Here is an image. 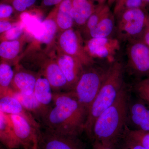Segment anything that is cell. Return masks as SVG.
<instances>
[{"instance_id":"6da1fadb","label":"cell","mask_w":149,"mask_h":149,"mask_svg":"<svg viewBox=\"0 0 149 149\" xmlns=\"http://www.w3.org/2000/svg\"><path fill=\"white\" fill-rule=\"evenodd\" d=\"M53 103L42 119L46 130L75 136L84 132L88 111L72 91L53 93Z\"/></svg>"},{"instance_id":"7a4b0ae2","label":"cell","mask_w":149,"mask_h":149,"mask_svg":"<svg viewBox=\"0 0 149 149\" xmlns=\"http://www.w3.org/2000/svg\"><path fill=\"white\" fill-rule=\"evenodd\" d=\"M130 99L125 85L113 103L96 119L91 140L117 146L124 136Z\"/></svg>"},{"instance_id":"3957f363","label":"cell","mask_w":149,"mask_h":149,"mask_svg":"<svg viewBox=\"0 0 149 149\" xmlns=\"http://www.w3.org/2000/svg\"><path fill=\"white\" fill-rule=\"evenodd\" d=\"M124 67L119 61H114L108 70L101 87L88 111L84 132L92 140L94 123L102 113L111 105L125 85Z\"/></svg>"},{"instance_id":"277c9868","label":"cell","mask_w":149,"mask_h":149,"mask_svg":"<svg viewBox=\"0 0 149 149\" xmlns=\"http://www.w3.org/2000/svg\"><path fill=\"white\" fill-rule=\"evenodd\" d=\"M108 68L104 69L96 66L95 63L85 67L72 91L78 101L88 113L102 85Z\"/></svg>"},{"instance_id":"5b68a950","label":"cell","mask_w":149,"mask_h":149,"mask_svg":"<svg viewBox=\"0 0 149 149\" xmlns=\"http://www.w3.org/2000/svg\"><path fill=\"white\" fill-rule=\"evenodd\" d=\"M149 18L146 10L141 8L127 10L116 17L118 39L128 42L139 40Z\"/></svg>"},{"instance_id":"8992f818","label":"cell","mask_w":149,"mask_h":149,"mask_svg":"<svg viewBox=\"0 0 149 149\" xmlns=\"http://www.w3.org/2000/svg\"><path fill=\"white\" fill-rule=\"evenodd\" d=\"M57 40V50L61 52L77 58L84 67L95 63L85 50L84 40L78 30L72 28L60 32Z\"/></svg>"},{"instance_id":"52a82bcc","label":"cell","mask_w":149,"mask_h":149,"mask_svg":"<svg viewBox=\"0 0 149 149\" xmlns=\"http://www.w3.org/2000/svg\"><path fill=\"white\" fill-rule=\"evenodd\" d=\"M126 47L127 66L136 77L149 76V47L140 40L128 42Z\"/></svg>"},{"instance_id":"ba28073f","label":"cell","mask_w":149,"mask_h":149,"mask_svg":"<svg viewBox=\"0 0 149 149\" xmlns=\"http://www.w3.org/2000/svg\"><path fill=\"white\" fill-rule=\"evenodd\" d=\"M37 149H85L78 136H69L46 130L39 131Z\"/></svg>"},{"instance_id":"9c48e42d","label":"cell","mask_w":149,"mask_h":149,"mask_svg":"<svg viewBox=\"0 0 149 149\" xmlns=\"http://www.w3.org/2000/svg\"><path fill=\"white\" fill-rule=\"evenodd\" d=\"M14 134L20 146L34 149L37 146L40 129H37L25 118L18 115L7 114Z\"/></svg>"},{"instance_id":"30bf717a","label":"cell","mask_w":149,"mask_h":149,"mask_svg":"<svg viewBox=\"0 0 149 149\" xmlns=\"http://www.w3.org/2000/svg\"><path fill=\"white\" fill-rule=\"evenodd\" d=\"M126 125L131 130L149 131V103L139 97L130 98Z\"/></svg>"},{"instance_id":"8fae6325","label":"cell","mask_w":149,"mask_h":149,"mask_svg":"<svg viewBox=\"0 0 149 149\" xmlns=\"http://www.w3.org/2000/svg\"><path fill=\"white\" fill-rule=\"evenodd\" d=\"M84 45L87 53L94 60L113 58L120 49L119 40L111 37L88 39L84 40Z\"/></svg>"},{"instance_id":"7c38bea8","label":"cell","mask_w":149,"mask_h":149,"mask_svg":"<svg viewBox=\"0 0 149 149\" xmlns=\"http://www.w3.org/2000/svg\"><path fill=\"white\" fill-rule=\"evenodd\" d=\"M55 57L68 84L69 91H72L79 80L84 67L80 61L58 50Z\"/></svg>"},{"instance_id":"4fadbf2b","label":"cell","mask_w":149,"mask_h":149,"mask_svg":"<svg viewBox=\"0 0 149 149\" xmlns=\"http://www.w3.org/2000/svg\"><path fill=\"white\" fill-rule=\"evenodd\" d=\"M37 76L38 73L17 65L11 88L13 91L24 95H32L34 93Z\"/></svg>"},{"instance_id":"5bb4252c","label":"cell","mask_w":149,"mask_h":149,"mask_svg":"<svg viewBox=\"0 0 149 149\" xmlns=\"http://www.w3.org/2000/svg\"><path fill=\"white\" fill-rule=\"evenodd\" d=\"M39 72L47 79L53 93L64 90L69 91L67 81L54 58H49Z\"/></svg>"},{"instance_id":"9a60e30c","label":"cell","mask_w":149,"mask_h":149,"mask_svg":"<svg viewBox=\"0 0 149 149\" xmlns=\"http://www.w3.org/2000/svg\"><path fill=\"white\" fill-rule=\"evenodd\" d=\"M55 8L47 17L42 22L43 31L42 35L35 39V44L38 48L43 52H46L48 49L53 45L57 34L58 32V27L55 20Z\"/></svg>"},{"instance_id":"2e32d148","label":"cell","mask_w":149,"mask_h":149,"mask_svg":"<svg viewBox=\"0 0 149 149\" xmlns=\"http://www.w3.org/2000/svg\"><path fill=\"white\" fill-rule=\"evenodd\" d=\"M98 5L93 0H72L71 14L74 25L84 27Z\"/></svg>"},{"instance_id":"e0dca14e","label":"cell","mask_w":149,"mask_h":149,"mask_svg":"<svg viewBox=\"0 0 149 149\" xmlns=\"http://www.w3.org/2000/svg\"><path fill=\"white\" fill-rule=\"evenodd\" d=\"M0 110L6 114L18 115L27 119L35 128L40 129V124L32 113L25 109L17 100L11 96L0 97Z\"/></svg>"},{"instance_id":"ac0fdd59","label":"cell","mask_w":149,"mask_h":149,"mask_svg":"<svg viewBox=\"0 0 149 149\" xmlns=\"http://www.w3.org/2000/svg\"><path fill=\"white\" fill-rule=\"evenodd\" d=\"M24 36L17 40L0 42L1 61L8 63L11 65L17 64L24 46Z\"/></svg>"},{"instance_id":"d6986e66","label":"cell","mask_w":149,"mask_h":149,"mask_svg":"<svg viewBox=\"0 0 149 149\" xmlns=\"http://www.w3.org/2000/svg\"><path fill=\"white\" fill-rule=\"evenodd\" d=\"M6 95L13 96L16 98L25 109L31 113L41 118V119L51 107H47L41 104L36 99L34 93L28 95L15 92L11 88L5 96Z\"/></svg>"},{"instance_id":"ffe728a7","label":"cell","mask_w":149,"mask_h":149,"mask_svg":"<svg viewBox=\"0 0 149 149\" xmlns=\"http://www.w3.org/2000/svg\"><path fill=\"white\" fill-rule=\"evenodd\" d=\"M116 27V18L111 11L93 28L85 33L86 40L92 38L111 37Z\"/></svg>"},{"instance_id":"44dd1931","label":"cell","mask_w":149,"mask_h":149,"mask_svg":"<svg viewBox=\"0 0 149 149\" xmlns=\"http://www.w3.org/2000/svg\"><path fill=\"white\" fill-rule=\"evenodd\" d=\"M72 0H63L55 7V20L58 32L73 28L74 21L71 14Z\"/></svg>"},{"instance_id":"7402d4cb","label":"cell","mask_w":149,"mask_h":149,"mask_svg":"<svg viewBox=\"0 0 149 149\" xmlns=\"http://www.w3.org/2000/svg\"><path fill=\"white\" fill-rule=\"evenodd\" d=\"M52 91L47 78L42 73L38 72L34 91V95L37 100L44 106L50 107L49 105L53 102Z\"/></svg>"},{"instance_id":"603a6c76","label":"cell","mask_w":149,"mask_h":149,"mask_svg":"<svg viewBox=\"0 0 149 149\" xmlns=\"http://www.w3.org/2000/svg\"><path fill=\"white\" fill-rule=\"evenodd\" d=\"M14 70L11 65L6 62H0V97L5 96L11 88Z\"/></svg>"},{"instance_id":"cb8c5ba5","label":"cell","mask_w":149,"mask_h":149,"mask_svg":"<svg viewBox=\"0 0 149 149\" xmlns=\"http://www.w3.org/2000/svg\"><path fill=\"white\" fill-rule=\"evenodd\" d=\"M111 11V10L107 4L98 5L95 10L92 14L84 27H82L85 34L95 27Z\"/></svg>"},{"instance_id":"d4e9b609","label":"cell","mask_w":149,"mask_h":149,"mask_svg":"<svg viewBox=\"0 0 149 149\" xmlns=\"http://www.w3.org/2000/svg\"><path fill=\"white\" fill-rule=\"evenodd\" d=\"M25 30V25L22 20L15 21L10 29L0 35V42L19 40L24 36Z\"/></svg>"},{"instance_id":"484cf974","label":"cell","mask_w":149,"mask_h":149,"mask_svg":"<svg viewBox=\"0 0 149 149\" xmlns=\"http://www.w3.org/2000/svg\"><path fill=\"white\" fill-rule=\"evenodd\" d=\"M123 137L135 141L146 149H149V131L131 130L126 125Z\"/></svg>"},{"instance_id":"4316f807","label":"cell","mask_w":149,"mask_h":149,"mask_svg":"<svg viewBox=\"0 0 149 149\" xmlns=\"http://www.w3.org/2000/svg\"><path fill=\"white\" fill-rule=\"evenodd\" d=\"M114 4L113 13L115 17L127 10L143 8L142 0H116Z\"/></svg>"},{"instance_id":"83f0119b","label":"cell","mask_w":149,"mask_h":149,"mask_svg":"<svg viewBox=\"0 0 149 149\" xmlns=\"http://www.w3.org/2000/svg\"><path fill=\"white\" fill-rule=\"evenodd\" d=\"M0 130L20 147L14 134L12 126L8 115L0 110Z\"/></svg>"},{"instance_id":"f1b7e54d","label":"cell","mask_w":149,"mask_h":149,"mask_svg":"<svg viewBox=\"0 0 149 149\" xmlns=\"http://www.w3.org/2000/svg\"><path fill=\"white\" fill-rule=\"evenodd\" d=\"M133 90L137 97L149 103V76L136 82Z\"/></svg>"},{"instance_id":"f546056e","label":"cell","mask_w":149,"mask_h":149,"mask_svg":"<svg viewBox=\"0 0 149 149\" xmlns=\"http://www.w3.org/2000/svg\"><path fill=\"white\" fill-rule=\"evenodd\" d=\"M8 3L13 7L17 14L25 12L35 5L37 0H0Z\"/></svg>"},{"instance_id":"4dcf8cb0","label":"cell","mask_w":149,"mask_h":149,"mask_svg":"<svg viewBox=\"0 0 149 149\" xmlns=\"http://www.w3.org/2000/svg\"><path fill=\"white\" fill-rule=\"evenodd\" d=\"M17 13L13 7L8 3L0 1V20L14 21L13 18Z\"/></svg>"},{"instance_id":"1f68e13d","label":"cell","mask_w":149,"mask_h":149,"mask_svg":"<svg viewBox=\"0 0 149 149\" xmlns=\"http://www.w3.org/2000/svg\"><path fill=\"white\" fill-rule=\"evenodd\" d=\"M117 146L118 149H146L140 144L125 137H123Z\"/></svg>"},{"instance_id":"d6a6232c","label":"cell","mask_w":149,"mask_h":149,"mask_svg":"<svg viewBox=\"0 0 149 149\" xmlns=\"http://www.w3.org/2000/svg\"><path fill=\"white\" fill-rule=\"evenodd\" d=\"M0 143L8 149H15L19 148L11 139L0 130Z\"/></svg>"},{"instance_id":"836d02e7","label":"cell","mask_w":149,"mask_h":149,"mask_svg":"<svg viewBox=\"0 0 149 149\" xmlns=\"http://www.w3.org/2000/svg\"><path fill=\"white\" fill-rule=\"evenodd\" d=\"M117 147L110 144L104 143L100 141H93L92 149H116Z\"/></svg>"},{"instance_id":"e575fe53","label":"cell","mask_w":149,"mask_h":149,"mask_svg":"<svg viewBox=\"0 0 149 149\" xmlns=\"http://www.w3.org/2000/svg\"><path fill=\"white\" fill-rule=\"evenodd\" d=\"M15 21L0 20V35L10 29L13 26Z\"/></svg>"},{"instance_id":"d590c367","label":"cell","mask_w":149,"mask_h":149,"mask_svg":"<svg viewBox=\"0 0 149 149\" xmlns=\"http://www.w3.org/2000/svg\"><path fill=\"white\" fill-rule=\"evenodd\" d=\"M139 40H141L149 47V18L146 28Z\"/></svg>"},{"instance_id":"8d00e7d4","label":"cell","mask_w":149,"mask_h":149,"mask_svg":"<svg viewBox=\"0 0 149 149\" xmlns=\"http://www.w3.org/2000/svg\"><path fill=\"white\" fill-rule=\"evenodd\" d=\"M63 0H42V6L45 7L56 6H58Z\"/></svg>"},{"instance_id":"74e56055","label":"cell","mask_w":149,"mask_h":149,"mask_svg":"<svg viewBox=\"0 0 149 149\" xmlns=\"http://www.w3.org/2000/svg\"><path fill=\"white\" fill-rule=\"evenodd\" d=\"M143 8L146 10L147 8L149 7V0H142Z\"/></svg>"},{"instance_id":"f35d334b","label":"cell","mask_w":149,"mask_h":149,"mask_svg":"<svg viewBox=\"0 0 149 149\" xmlns=\"http://www.w3.org/2000/svg\"><path fill=\"white\" fill-rule=\"evenodd\" d=\"M93 1L97 4H103L106 3V2L107 1V0H93Z\"/></svg>"},{"instance_id":"ab89813d","label":"cell","mask_w":149,"mask_h":149,"mask_svg":"<svg viewBox=\"0 0 149 149\" xmlns=\"http://www.w3.org/2000/svg\"><path fill=\"white\" fill-rule=\"evenodd\" d=\"M116 1V0H107V4L110 7L113 4H114Z\"/></svg>"},{"instance_id":"60d3db41","label":"cell","mask_w":149,"mask_h":149,"mask_svg":"<svg viewBox=\"0 0 149 149\" xmlns=\"http://www.w3.org/2000/svg\"><path fill=\"white\" fill-rule=\"evenodd\" d=\"M0 149H4L3 148L1 144L0 143Z\"/></svg>"},{"instance_id":"b9f144b4","label":"cell","mask_w":149,"mask_h":149,"mask_svg":"<svg viewBox=\"0 0 149 149\" xmlns=\"http://www.w3.org/2000/svg\"><path fill=\"white\" fill-rule=\"evenodd\" d=\"M37 149V148H35L34 149Z\"/></svg>"},{"instance_id":"7bdbcfd3","label":"cell","mask_w":149,"mask_h":149,"mask_svg":"<svg viewBox=\"0 0 149 149\" xmlns=\"http://www.w3.org/2000/svg\"></svg>"}]
</instances>
